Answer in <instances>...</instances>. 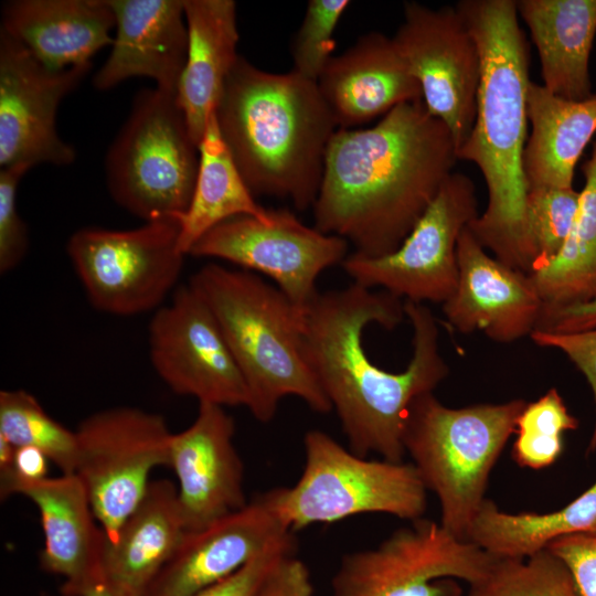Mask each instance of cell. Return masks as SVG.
Returning a JSON list of instances; mask_svg holds the SVG:
<instances>
[{"label":"cell","mask_w":596,"mask_h":596,"mask_svg":"<svg viewBox=\"0 0 596 596\" xmlns=\"http://www.w3.org/2000/svg\"><path fill=\"white\" fill-rule=\"evenodd\" d=\"M180 221L146 222L128 231L84 227L66 252L91 305L115 316L159 309L183 268Z\"/></svg>","instance_id":"9c48e42d"},{"label":"cell","mask_w":596,"mask_h":596,"mask_svg":"<svg viewBox=\"0 0 596 596\" xmlns=\"http://www.w3.org/2000/svg\"><path fill=\"white\" fill-rule=\"evenodd\" d=\"M269 210L254 200L219 129L215 111L211 114L199 145L196 181L187 211L179 217V248L185 256L210 230L240 215L262 220Z\"/></svg>","instance_id":"f1b7e54d"},{"label":"cell","mask_w":596,"mask_h":596,"mask_svg":"<svg viewBox=\"0 0 596 596\" xmlns=\"http://www.w3.org/2000/svg\"><path fill=\"white\" fill-rule=\"evenodd\" d=\"M530 338L536 345L556 349L564 353L585 376L595 404V422L587 447L588 453H594L596 450V328L570 333L533 331Z\"/></svg>","instance_id":"74e56055"},{"label":"cell","mask_w":596,"mask_h":596,"mask_svg":"<svg viewBox=\"0 0 596 596\" xmlns=\"http://www.w3.org/2000/svg\"><path fill=\"white\" fill-rule=\"evenodd\" d=\"M467 596H584L567 565L549 550L524 560L496 558Z\"/></svg>","instance_id":"1f68e13d"},{"label":"cell","mask_w":596,"mask_h":596,"mask_svg":"<svg viewBox=\"0 0 596 596\" xmlns=\"http://www.w3.org/2000/svg\"><path fill=\"white\" fill-rule=\"evenodd\" d=\"M494 557L440 522L421 518L374 549L344 555L332 578L333 596H460Z\"/></svg>","instance_id":"30bf717a"},{"label":"cell","mask_w":596,"mask_h":596,"mask_svg":"<svg viewBox=\"0 0 596 596\" xmlns=\"http://www.w3.org/2000/svg\"><path fill=\"white\" fill-rule=\"evenodd\" d=\"M596 328V299L567 307L543 306L534 331L570 333Z\"/></svg>","instance_id":"60d3db41"},{"label":"cell","mask_w":596,"mask_h":596,"mask_svg":"<svg viewBox=\"0 0 596 596\" xmlns=\"http://www.w3.org/2000/svg\"><path fill=\"white\" fill-rule=\"evenodd\" d=\"M220 132L253 194L312 207L338 127L317 82L263 71L238 56L215 109Z\"/></svg>","instance_id":"277c9868"},{"label":"cell","mask_w":596,"mask_h":596,"mask_svg":"<svg viewBox=\"0 0 596 596\" xmlns=\"http://www.w3.org/2000/svg\"><path fill=\"white\" fill-rule=\"evenodd\" d=\"M348 244L279 209L269 210L265 220L240 215L222 222L205 233L189 255L226 260L263 274L304 310L319 294L318 276L344 260Z\"/></svg>","instance_id":"4fadbf2b"},{"label":"cell","mask_w":596,"mask_h":596,"mask_svg":"<svg viewBox=\"0 0 596 596\" xmlns=\"http://www.w3.org/2000/svg\"><path fill=\"white\" fill-rule=\"evenodd\" d=\"M115 26L107 0H14L2 10L1 30L55 72L89 64Z\"/></svg>","instance_id":"603a6c76"},{"label":"cell","mask_w":596,"mask_h":596,"mask_svg":"<svg viewBox=\"0 0 596 596\" xmlns=\"http://www.w3.org/2000/svg\"><path fill=\"white\" fill-rule=\"evenodd\" d=\"M578 425L558 390L551 387L536 401L526 402L520 413L512 445L513 460L533 470L552 466L563 451V435Z\"/></svg>","instance_id":"d6a6232c"},{"label":"cell","mask_w":596,"mask_h":596,"mask_svg":"<svg viewBox=\"0 0 596 596\" xmlns=\"http://www.w3.org/2000/svg\"><path fill=\"white\" fill-rule=\"evenodd\" d=\"M29 170L24 166L0 170V273L14 269L29 247L26 225L17 209V189Z\"/></svg>","instance_id":"d590c367"},{"label":"cell","mask_w":596,"mask_h":596,"mask_svg":"<svg viewBox=\"0 0 596 596\" xmlns=\"http://www.w3.org/2000/svg\"><path fill=\"white\" fill-rule=\"evenodd\" d=\"M17 494L36 507L44 536L40 567L63 578V596H82L103 575L107 542L76 473L22 486Z\"/></svg>","instance_id":"44dd1931"},{"label":"cell","mask_w":596,"mask_h":596,"mask_svg":"<svg viewBox=\"0 0 596 596\" xmlns=\"http://www.w3.org/2000/svg\"><path fill=\"white\" fill-rule=\"evenodd\" d=\"M579 192L574 188L528 191L525 235L531 273L547 266L563 248L574 224Z\"/></svg>","instance_id":"836d02e7"},{"label":"cell","mask_w":596,"mask_h":596,"mask_svg":"<svg viewBox=\"0 0 596 596\" xmlns=\"http://www.w3.org/2000/svg\"><path fill=\"white\" fill-rule=\"evenodd\" d=\"M478 215L473 181L453 172L394 252L377 257L352 253L341 265L353 283L365 288L380 287L418 304H444L458 283L459 236Z\"/></svg>","instance_id":"7c38bea8"},{"label":"cell","mask_w":596,"mask_h":596,"mask_svg":"<svg viewBox=\"0 0 596 596\" xmlns=\"http://www.w3.org/2000/svg\"><path fill=\"white\" fill-rule=\"evenodd\" d=\"M515 4L539 53L543 86L568 100L592 96L596 0H518Z\"/></svg>","instance_id":"484cf974"},{"label":"cell","mask_w":596,"mask_h":596,"mask_svg":"<svg viewBox=\"0 0 596 596\" xmlns=\"http://www.w3.org/2000/svg\"><path fill=\"white\" fill-rule=\"evenodd\" d=\"M82 596H135L115 585L110 584L104 577L94 583Z\"/></svg>","instance_id":"b9f144b4"},{"label":"cell","mask_w":596,"mask_h":596,"mask_svg":"<svg viewBox=\"0 0 596 596\" xmlns=\"http://www.w3.org/2000/svg\"><path fill=\"white\" fill-rule=\"evenodd\" d=\"M189 285L215 316L248 390L247 408L262 423L273 419L286 396L311 409L332 406L305 352L304 310L257 274L210 263Z\"/></svg>","instance_id":"5b68a950"},{"label":"cell","mask_w":596,"mask_h":596,"mask_svg":"<svg viewBox=\"0 0 596 596\" xmlns=\"http://www.w3.org/2000/svg\"><path fill=\"white\" fill-rule=\"evenodd\" d=\"M187 533L178 489L168 479L151 481L138 507L103 553V575L116 587L143 596Z\"/></svg>","instance_id":"d4e9b609"},{"label":"cell","mask_w":596,"mask_h":596,"mask_svg":"<svg viewBox=\"0 0 596 596\" xmlns=\"http://www.w3.org/2000/svg\"><path fill=\"white\" fill-rule=\"evenodd\" d=\"M438 336L424 304L355 283L304 309L307 361L354 454L403 461L411 403L449 375Z\"/></svg>","instance_id":"6da1fadb"},{"label":"cell","mask_w":596,"mask_h":596,"mask_svg":"<svg viewBox=\"0 0 596 596\" xmlns=\"http://www.w3.org/2000/svg\"><path fill=\"white\" fill-rule=\"evenodd\" d=\"M92 63L64 71L44 67L19 41L0 30V167L71 164L74 148L56 130L61 100Z\"/></svg>","instance_id":"2e32d148"},{"label":"cell","mask_w":596,"mask_h":596,"mask_svg":"<svg viewBox=\"0 0 596 596\" xmlns=\"http://www.w3.org/2000/svg\"><path fill=\"white\" fill-rule=\"evenodd\" d=\"M0 435L15 447L40 449L62 473H75L76 432L51 417L31 393L24 390L0 392Z\"/></svg>","instance_id":"4dcf8cb0"},{"label":"cell","mask_w":596,"mask_h":596,"mask_svg":"<svg viewBox=\"0 0 596 596\" xmlns=\"http://www.w3.org/2000/svg\"><path fill=\"white\" fill-rule=\"evenodd\" d=\"M392 40L427 110L447 126L458 152L475 124L480 82L479 50L462 15L456 6L405 2Z\"/></svg>","instance_id":"5bb4252c"},{"label":"cell","mask_w":596,"mask_h":596,"mask_svg":"<svg viewBox=\"0 0 596 596\" xmlns=\"http://www.w3.org/2000/svg\"><path fill=\"white\" fill-rule=\"evenodd\" d=\"M457 150L423 99L403 103L368 129H337L312 206L315 227L377 257L408 236L446 179Z\"/></svg>","instance_id":"7a4b0ae2"},{"label":"cell","mask_w":596,"mask_h":596,"mask_svg":"<svg viewBox=\"0 0 596 596\" xmlns=\"http://www.w3.org/2000/svg\"><path fill=\"white\" fill-rule=\"evenodd\" d=\"M116 20L111 51L93 85L110 89L131 77H148L175 94L184 68L188 30L183 0H107Z\"/></svg>","instance_id":"ffe728a7"},{"label":"cell","mask_w":596,"mask_h":596,"mask_svg":"<svg viewBox=\"0 0 596 596\" xmlns=\"http://www.w3.org/2000/svg\"><path fill=\"white\" fill-rule=\"evenodd\" d=\"M585 185L572 231L560 254L530 277L547 307H567L596 299V136L582 166Z\"/></svg>","instance_id":"f546056e"},{"label":"cell","mask_w":596,"mask_h":596,"mask_svg":"<svg viewBox=\"0 0 596 596\" xmlns=\"http://www.w3.org/2000/svg\"><path fill=\"white\" fill-rule=\"evenodd\" d=\"M457 262V287L443 304L448 323L498 343L530 337L544 306L530 275L492 257L468 226L458 240Z\"/></svg>","instance_id":"ac0fdd59"},{"label":"cell","mask_w":596,"mask_h":596,"mask_svg":"<svg viewBox=\"0 0 596 596\" xmlns=\"http://www.w3.org/2000/svg\"><path fill=\"white\" fill-rule=\"evenodd\" d=\"M525 404L514 398L453 408L433 392L411 403L402 434L405 455L437 497L440 524L458 539L467 540L490 473Z\"/></svg>","instance_id":"8992f818"},{"label":"cell","mask_w":596,"mask_h":596,"mask_svg":"<svg viewBox=\"0 0 596 596\" xmlns=\"http://www.w3.org/2000/svg\"><path fill=\"white\" fill-rule=\"evenodd\" d=\"M526 116L531 125L523 153L528 191L573 188L575 166L596 136V93L568 100L530 82Z\"/></svg>","instance_id":"4316f807"},{"label":"cell","mask_w":596,"mask_h":596,"mask_svg":"<svg viewBox=\"0 0 596 596\" xmlns=\"http://www.w3.org/2000/svg\"><path fill=\"white\" fill-rule=\"evenodd\" d=\"M304 449L297 482L268 491L290 531L361 513H386L411 522L423 518L427 489L412 462L361 457L319 429L306 433Z\"/></svg>","instance_id":"52a82bcc"},{"label":"cell","mask_w":596,"mask_h":596,"mask_svg":"<svg viewBox=\"0 0 596 596\" xmlns=\"http://www.w3.org/2000/svg\"><path fill=\"white\" fill-rule=\"evenodd\" d=\"M546 550L567 565L584 596H596V534L561 538Z\"/></svg>","instance_id":"f35d334b"},{"label":"cell","mask_w":596,"mask_h":596,"mask_svg":"<svg viewBox=\"0 0 596 596\" xmlns=\"http://www.w3.org/2000/svg\"><path fill=\"white\" fill-rule=\"evenodd\" d=\"M456 8L480 55L476 119L457 158L475 163L488 189L485 212L468 227L493 257L530 274L523 169L530 49L514 0H462Z\"/></svg>","instance_id":"3957f363"},{"label":"cell","mask_w":596,"mask_h":596,"mask_svg":"<svg viewBox=\"0 0 596 596\" xmlns=\"http://www.w3.org/2000/svg\"><path fill=\"white\" fill-rule=\"evenodd\" d=\"M235 423L223 406L199 403L193 423L172 433L171 467L187 531L243 508L244 465L234 446Z\"/></svg>","instance_id":"d6986e66"},{"label":"cell","mask_w":596,"mask_h":596,"mask_svg":"<svg viewBox=\"0 0 596 596\" xmlns=\"http://www.w3.org/2000/svg\"><path fill=\"white\" fill-rule=\"evenodd\" d=\"M350 3L348 0L308 1L301 24L291 43V71L318 82L333 57V33Z\"/></svg>","instance_id":"e575fe53"},{"label":"cell","mask_w":596,"mask_h":596,"mask_svg":"<svg viewBox=\"0 0 596 596\" xmlns=\"http://www.w3.org/2000/svg\"><path fill=\"white\" fill-rule=\"evenodd\" d=\"M596 534V480L564 508L546 513H509L486 499L467 536L496 558L524 560L557 539Z\"/></svg>","instance_id":"83f0119b"},{"label":"cell","mask_w":596,"mask_h":596,"mask_svg":"<svg viewBox=\"0 0 596 596\" xmlns=\"http://www.w3.org/2000/svg\"><path fill=\"white\" fill-rule=\"evenodd\" d=\"M292 554H296L294 534L193 596H257L274 568Z\"/></svg>","instance_id":"8d00e7d4"},{"label":"cell","mask_w":596,"mask_h":596,"mask_svg":"<svg viewBox=\"0 0 596 596\" xmlns=\"http://www.w3.org/2000/svg\"><path fill=\"white\" fill-rule=\"evenodd\" d=\"M149 354L159 377L177 394L220 406L248 405V390L210 307L188 284L156 310Z\"/></svg>","instance_id":"9a60e30c"},{"label":"cell","mask_w":596,"mask_h":596,"mask_svg":"<svg viewBox=\"0 0 596 596\" xmlns=\"http://www.w3.org/2000/svg\"><path fill=\"white\" fill-rule=\"evenodd\" d=\"M198 169L199 147L177 95L139 92L106 153L113 200L145 222L179 219L191 202Z\"/></svg>","instance_id":"ba28073f"},{"label":"cell","mask_w":596,"mask_h":596,"mask_svg":"<svg viewBox=\"0 0 596 596\" xmlns=\"http://www.w3.org/2000/svg\"><path fill=\"white\" fill-rule=\"evenodd\" d=\"M75 432V473L110 541L146 494L151 471L169 467L172 433L161 415L128 406L96 412Z\"/></svg>","instance_id":"8fae6325"},{"label":"cell","mask_w":596,"mask_h":596,"mask_svg":"<svg viewBox=\"0 0 596 596\" xmlns=\"http://www.w3.org/2000/svg\"><path fill=\"white\" fill-rule=\"evenodd\" d=\"M257 596H312L307 565L296 554L287 556L274 568Z\"/></svg>","instance_id":"ab89813d"},{"label":"cell","mask_w":596,"mask_h":596,"mask_svg":"<svg viewBox=\"0 0 596 596\" xmlns=\"http://www.w3.org/2000/svg\"><path fill=\"white\" fill-rule=\"evenodd\" d=\"M183 8L188 49L177 102L199 147L240 56L237 13L233 0H183Z\"/></svg>","instance_id":"cb8c5ba5"},{"label":"cell","mask_w":596,"mask_h":596,"mask_svg":"<svg viewBox=\"0 0 596 596\" xmlns=\"http://www.w3.org/2000/svg\"><path fill=\"white\" fill-rule=\"evenodd\" d=\"M290 535L269 492L258 494L209 525L187 531L143 596H193Z\"/></svg>","instance_id":"e0dca14e"},{"label":"cell","mask_w":596,"mask_h":596,"mask_svg":"<svg viewBox=\"0 0 596 596\" xmlns=\"http://www.w3.org/2000/svg\"><path fill=\"white\" fill-rule=\"evenodd\" d=\"M317 84L338 129H352L403 103L422 99L421 86L392 38L380 32L361 36L333 56Z\"/></svg>","instance_id":"7402d4cb"}]
</instances>
